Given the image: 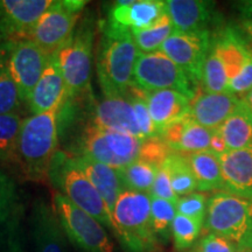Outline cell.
I'll return each instance as SVG.
<instances>
[{
	"instance_id": "obj_35",
	"label": "cell",
	"mask_w": 252,
	"mask_h": 252,
	"mask_svg": "<svg viewBox=\"0 0 252 252\" xmlns=\"http://www.w3.org/2000/svg\"><path fill=\"white\" fill-rule=\"evenodd\" d=\"M127 97L130 99L132 106H133L135 119H137V124L139 126L143 140L159 137V133H158L156 126H154L152 118H151L144 94L133 86L127 93Z\"/></svg>"
},
{
	"instance_id": "obj_30",
	"label": "cell",
	"mask_w": 252,
	"mask_h": 252,
	"mask_svg": "<svg viewBox=\"0 0 252 252\" xmlns=\"http://www.w3.org/2000/svg\"><path fill=\"white\" fill-rule=\"evenodd\" d=\"M158 169L154 165L137 159L124 168L118 169L117 173L125 189L150 194Z\"/></svg>"
},
{
	"instance_id": "obj_3",
	"label": "cell",
	"mask_w": 252,
	"mask_h": 252,
	"mask_svg": "<svg viewBox=\"0 0 252 252\" xmlns=\"http://www.w3.org/2000/svg\"><path fill=\"white\" fill-rule=\"evenodd\" d=\"M112 230L126 252H154L159 239L151 217V195L124 189L111 213Z\"/></svg>"
},
{
	"instance_id": "obj_34",
	"label": "cell",
	"mask_w": 252,
	"mask_h": 252,
	"mask_svg": "<svg viewBox=\"0 0 252 252\" xmlns=\"http://www.w3.org/2000/svg\"><path fill=\"white\" fill-rule=\"evenodd\" d=\"M176 215V207L162 198L151 196V217L153 230L157 236L168 239L172 232V224Z\"/></svg>"
},
{
	"instance_id": "obj_24",
	"label": "cell",
	"mask_w": 252,
	"mask_h": 252,
	"mask_svg": "<svg viewBox=\"0 0 252 252\" xmlns=\"http://www.w3.org/2000/svg\"><path fill=\"white\" fill-rule=\"evenodd\" d=\"M197 184V190L223 191V178L219 156L210 150L185 154Z\"/></svg>"
},
{
	"instance_id": "obj_23",
	"label": "cell",
	"mask_w": 252,
	"mask_h": 252,
	"mask_svg": "<svg viewBox=\"0 0 252 252\" xmlns=\"http://www.w3.org/2000/svg\"><path fill=\"white\" fill-rule=\"evenodd\" d=\"M75 158V161L78 167L88 176L94 187L97 189L100 196L108 207L110 215H111L113 207H115L117 198L122 191L124 190V186L122 184L121 178L116 169L111 167L103 165L86 156L71 153Z\"/></svg>"
},
{
	"instance_id": "obj_11",
	"label": "cell",
	"mask_w": 252,
	"mask_h": 252,
	"mask_svg": "<svg viewBox=\"0 0 252 252\" xmlns=\"http://www.w3.org/2000/svg\"><path fill=\"white\" fill-rule=\"evenodd\" d=\"M209 31L173 32L159 52L179 65L195 86L201 82V74L206 58L212 46Z\"/></svg>"
},
{
	"instance_id": "obj_19",
	"label": "cell",
	"mask_w": 252,
	"mask_h": 252,
	"mask_svg": "<svg viewBox=\"0 0 252 252\" xmlns=\"http://www.w3.org/2000/svg\"><path fill=\"white\" fill-rule=\"evenodd\" d=\"M165 9L175 32L209 31L215 21V4L204 0H166Z\"/></svg>"
},
{
	"instance_id": "obj_15",
	"label": "cell",
	"mask_w": 252,
	"mask_h": 252,
	"mask_svg": "<svg viewBox=\"0 0 252 252\" xmlns=\"http://www.w3.org/2000/svg\"><path fill=\"white\" fill-rule=\"evenodd\" d=\"M67 100V88L56 55L49 56L45 70L27 100L33 115L61 109Z\"/></svg>"
},
{
	"instance_id": "obj_22",
	"label": "cell",
	"mask_w": 252,
	"mask_h": 252,
	"mask_svg": "<svg viewBox=\"0 0 252 252\" xmlns=\"http://www.w3.org/2000/svg\"><path fill=\"white\" fill-rule=\"evenodd\" d=\"M144 97L159 135L173 122L188 115L191 102L187 96L175 90L152 91L144 94Z\"/></svg>"
},
{
	"instance_id": "obj_21",
	"label": "cell",
	"mask_w": 252,
	"mask_h": 252,
	"mask_svg": "<svg viewBox=\"0 0 252 252\" xmlns=\"http://www.w3.org/2000/svg\"><path fill=\"white\" fill-rule=\"evenodd\" d=\"M165 2L159 0H128L117 1L110 11V23L134 32L146 30L165 13Z\"/></svg>"
},
{
	"instance_id": "obj_31",
	"label": "cell",
	"mask_w": 252,
	"mask_h": 252,
	"mask_svg": "<svg viewBox=\"0 0 252 252\" xmlns=\"http://www.w3.org/2000/svg\"><path fill=\"white\" fill-rule=\"evenodd\" d=\"M21 104L18 88L7 67V53L4 42H0V115L18 112Z\"/></svg>"
},
{
	"instance_id": "obj_13",
	"label": "cell",
	"mask_w": 252,
	"mask_h": 252,
	"mask_svg": "<svg viewBox=\"0 0 252 252\" xmlns=\"http://www.w3.org/2000/svg\"><path fill=\"white\" fill-rule=\"evenodd\" d=\"M53 0H0V42L30 39Z\"/></svg>"
},
{
	"instance_id": "obj_25",
	"label": "cell",
	"mask_w": 252,
	"mask_h": 252,
	"mask_svg": "<svg viewBox=\"0 0 252 252\" xmlns=\"http://www.w3.org/2000/svg\"><path fill=\"white\" fill-rule=\"evenodd\" d=\"M19 209L20 204L15 184L0 169V237L5 244L18 237Z\"/></svg>"
},
{
	"instance_id": "obj_38",
	"label": "cell",
	"mask_w": 252,
	"mask_h": 252,
	"mask_svg": "<svg viewBox=\"0 0 252 252\" xmlns=\"http://www.w3.org/2000/svg\"><path fill=\"white\" fill-rule=\"evenodd\" d=\"M150 195L151 196L159 197L162 198V200L168 201V202L173 203L176 207V203H178L179 201V196L174 193V190H173L168 173H167V171L162 166L158 169Z\"/></svg>"
},
{
	"instance_id": "obj_7",
	"label": "cell",
	"mask_w": 252,
	"mask_h": 252,
	"mask_svg": "<svg viewBox=\"0 0 252 252\" xmlns=\"http://www.w3.org/2000/svg\"><path fill=\"white\" fill-rule=\"evenodd\" d=\"M143 141L134 135L99 127L90 123L81 131L76 146L72 147L70 153L86 156L118 171L139 158Z\"/></svg>"
},
{
	"instance_id": "obj_41",
	"label": "cell",
	"mask_w": 252,
	"mask_h": 252,
	"mask_svg": "<svg viewBox=\"0 0 252 252\" xmlns=\"http://www.w3.org/2000/svg\"><path fill=\"white\" fill-rule=\"evenodd\" d=\"M209 150L214 152L215 154H222L226 152L228 150V147H226V144L224 139L222 138V135L220 134L219 131H214L213 134H212V139H210V146H209Z\"/></svg>"
},
{
	"instance_id": "obj_12",
	"label": "cell",
	"mask_w": 252,
	"mask_h": 252,
	"mask_svg": "<svg viewBox=\"0 0 252 252\" xmlns=\"http://www.w3.org/2000/svg\"><path fill=\"white\" fill-rule=\"evenodd\" d=\"M7 53V67L21 102L27 103L32 91L45 70L49 56L30 39L4 42Z\"/></svg>"
},
{
	"instance_id": "obj_28",
	"label": "cell",
	"mask_w": 252,
	"mask_h": 252,
	"mask_svg": "<svg viewBox=\"0 0 252 252\" xmlns=\"http://www.w3.org/2000/svg\"><path fill=\"white\" fill-rule=\"evenodd\" d=\"M162 167L168 173L173 190L179 197L197 190L196 180L184 153L172 152L162 163Z\"/></svg>"
},
{
	"instance_id": "obj_37",
	"label": "cell",
	"mask_w": 252,
	"mask_h": 252,
	"mask_svg": "<svg viewBox=\"0 0 252 252\" xmlns=\"http://www.w3.org/2000/svg\"><path fill=\"white\" fill-rule=\"evenodd\" d=\"M172 152L173 151L167 146L165 141L160 137L150 138V139L144 140L143 144H141L139 158L138 159L160 168Z\"/></svg>"
},
{
	"instance_id": "obj_6",
	"label": "cell",
	"mask_w": 252,
	"mask_h": 252,
	"mask_svg": "<svg viewBox=\"0 0 252 252\" xmlns=\"http://www.w3.org/2000/svg\"><path fill=\"white\" fill-rule=\"evenodd\" d=\"M203 225L208 234L222 236L238 250L252 252V198L217 191L208 198Z\"/></svg>"
},
{
	"instance_id": "obj_36",
	"label": "cell",
	"mask_w": 252,
	"mask_h": 252,
	"mask_svg": "<svg viewBox=\"0 0 252 252\" xmlns=\"http://www.w3.org/2000/svg\"><path fill=\"white\" fill-rule=\"evenodd\" d=\"M207 202L208 198L206 194L195 191L186 196L179 197L178 203H176V213L203 224L204 219H206Z\"/></svg>"
},
{
	"instance_id": "obj_43",
	"label": "cell",
	"mask_w": 252,
	"mask_h": 252,
	"mask_svg": "<svg viewBox=\"0 0 252 252\" xmlns=\"http://www.w3.org/2000/svg\"><path fill=\"white\" fill-rule=\"evenodd\" d=\"M241 13L244 17V20H252V0L250 1H243L239 4Z\"/></svg>"
},
{
	"instance_id": "obj_29",
	"label": "cell",
	"mask_w": 252,
	"mask_h": 252,
	"mask_svg": "<svg viewBox=\"0 0 252 252\" xmlns=\"http://www.w3.org/2000/svg\"><path fill=\"white\" fill-rule=\"evenodd\" d=\"M174 28L169 15L165 12L157 23L146 30L132 32L134 43L137 46L138 52L143 54H149L160 50L163 42L172 35Z\"/></svg>"
},
{
	"instance_id": "obj_8",
	"label": "cell",
	"mask_w": 252,
	"mask_h": 252,
	"mask_svg": "<svg viewBox=\"0 0 252 252\" xmlns=\"http://www.w3.org/2000/svg\"><path fill=\"white\" fill-rule=\"evenodd\" d=\"M53 209L65 237L83 252H113V243L104 226L58 190L52 194Z\"/></svg>"
},
{
	"instance_id": "obj_39",
	"label": "cell",
	"mask_w": 252,
	"mask_h": 252,
	"mask_svg": "<svg viewBox=\"0 0 252 252\" xmlns=\"http://www.w3.org/2000/svg\"><path fill=\"white\" fill-rule=\"evenodd\" d=\"M236 245L222 236L215 234L204 235L197 244L195 245L194 252H237Z\"/></svg>"
},
{
	"instance_id": "obj_32",
	"label": "cell",
	"mask_w": 252,
	"mask_h": 252,
	"mask_svg": "<svg viewBox=\"0 0 252 252\" xmlns=\"http://www.w3.org/2000/svg\"><path fill=\"white\" fill-rule=\"evenodd\" d=\"M204 93L216 94L225 93L228 88L229 80L226 72L215 50L210 46L209 53H208L206 61H204L202 74H201V82Z\"/></svg>"
},
{
	"instance_id": "obj_44",
	"label": "cell",
	"mask_w": 252,
	"mask_h": 252,
	"mask_svg": "<svg viewBox=\"0 0 252 252\" xmlns=\"http://www.w3.org/2000/svg\"><path fill=\"white\" fill-rule=\"evenodd\" d=\"M242 100H243L244 105L252 112V90L249 91L247 94H244V96L242 97Z\"/></svg>"
},
{
	"instance_id": "obj_45",
	"label": "cell",
	"mask_w": 252,
	"mask_h": 252,
	"mask_svg": "<svg viewBox=\"0 0 252 252\" xmlns=\"http://www.w3.org/2000/svg\"><path fill=\"white\" fill-rule=\"evenodd\" d=\"M237 252H249V251H245V250H238Z\"/></svg>"
},
{
	"instance_id": "obj_42",
	"label": "cell",
	"mask_w": 252,
	"mask_h": 252,
	"mask_svg": "<svg viewBox=\"0 0 252 252\" xmlns=\"http://www.w3.org/2000/svg\"><path fill=\"white\" fill-rule=\"evenodd\" d=\"M242 34H244L245 41L252 50V20H243L241 24Z\"/></svg>"
},
{
	"instance_id": "obj_2",
	"label": "cell",
	"mask_w": 252,
	"mask_h": 252,
	"mask_svg": "<svg viewBox=\"0 0 252 252\" xmlns=\"http://www.w3.org/2000/svg\"><path fill=\"white\" fill-rule=\"evenodd\" d=\"M60 110L24 118L19 137V167L28 180H48L50 165L58 153Z\"/></svg>"
},
{
	"instance_id": "obj_10",
	"label": "cell",
	"mask_w": 252,
	"mask_h": 252,
	"mask_svg": "<svg viewBox=\"0 0 252 252\" xmlns=\"http://www.w3.org/2000/svg\"><path fill=\"white\" fill-rule=\"evenodd\" d=\"M133 86L141 93L158 90H175L189 99L196 96V86L184 70L161 52L139 53L133 70Z\"/></svg>"
},
{
	"instance_id": "obj_26",
	"label": "cell",
	"mask_w": 252,
	"mask_h": 252,
	"mask_svg": "<svg viewBox=\"0 0 252 252\" xmlns=\"http://www.w3.org/2000/svg\"><path fill=\"white\" fill-rule=\"evenodd\" d=\"M217 131L224 139L229 151L252 146V112L244 105L243 100Z\"/></svg>"
},
{
	"instance_id": "obj_5",
	"label": "cell",
	"mask_w": 252,
	"mask_h": 252,
	"mask_svg": "<svg viewBox=\"0 0 252 252\" xmlns=\"http://www.w3.org/2000/svg\"><path fill=\"white\" fill-rule=\"evenodd\" d=\"M94 39V23L87 18L77 24L71 39L56 54L67 88L65 103L91 96Z\"/></svg>"
},
{
	"instance_id": "obj_33",
	"label": "cell",
	"mask_w": 252,
	"mask_h": 252,
	"mask_svg": "<svg viewBox=\"0 0 252 252\" xmlns=\"http://www.w3.org/2000/svg\"><path fill=\"white\" fill-rule=\"evenodd\" d=\"M202 228V223L176 213L172 224L173 241L176 250H186L193 247Z\"/></svg>"
},
{
	"instance_id": "obj_9",
	"label": "cell",
	"mask_w": 252,
	"mask_h": 252,
	"mask_svg": "<svg viewBox=\"0 0 252 252\" xmlns=\"http://www.w3.org/2000/svg\"><path fill=\"white\" fill-rule=\"evenodd\" d=\"M87 4L83 0H53L32 31L30 40L47 56L56 55L71 39Z\"/></svg>"
},
{
	"instance_id": "obj_14",
	"label": "cell",
	"mask_w": 252,
	"mask_h": 252,
	"mask_svg": "<svg viewBox=\"0 0 252 252\" xmlns=\"http://www.w3.org/2000/svg\"><path fill=\"white\" fill-rule=\"evenodd\" d=\"M32 237L35 252H68L67 237L52 204L36 198L31 214Z\"/></svg>"
},
{
	"instance_id": "obj_4",
	"label": "cell",
	"mask_w": 252,
	"mask_h": 252,
	"mask_svg": "<svg viewBox=\"0 0 252 252\" xmlns=\"http://www.w3.org/2000/svg\"><path fill=\"white\" fill-rule=\"evenodd\" d=\"M48 180L75 206L96 219L102 225L112 229L108 207L70 152L58 151L50 165Z\"/></svg>"
},
{
	"instance_id": "obj_40",
	"label": "cell",
	"mask_w": 252,
	"mask_h": 252,
	"mask_svg": "<svg viewBox=\"0 0 252 252\" xmlns=\"http://www.w3.org/2000/svg\"><path fill=\"white\" fill-rule=\"evenodd\" d=\"M250 90H252V54L243 70L228 84L226 93H230L242 98Z\"/></svg>"
},
{
	"instance_id": "obj_16",
	"label": "cell",
	"mask_w": 252,
	"mask_h": 252,
	"mask_svg": "<svg viewBox=\"0 0 252 252\" xmlns=\"http://www.w3.org/2000/svg\"><path fill=\"white\" fill-rule=\"evenodd\" d=\"M242 98L230 93L196 94L189 105L188 115L208 130L216 131L241 105Z\"/></svg>"
},
{
	"instance_id": "obj_1",
	"label": "cell",
	"mask_w": 252,
	"mask_h": 252,
	"mask_svg": "<svg viewBox=\"0 0 252 252\" xmlns=\"http://www.w3.org/2000/svg\"><path fill=\"white\" fill-rule=\"evenodd\" d=\"M96 70L104 97L126 96L133 87V70L139 52L132 32L110 23H100Z\"/></svg>"
},
{
	"instance_id": "obj_27",
	"label": "cell",
	"mask_w": 252,
	"mask_h": 252,
	"mask_svg": "<svg viewBox=\"0 0 252 252\" xmlns=\"http://www.w3.org/2000/svg\"><path fill=\"white\" fill-rule=\"evenodd\" d=\"M24 118L18 112L0 115V161L19 166V137Z\"/></svg>"
},
{
	"instance_id": "obj_20",
	"label": "cell",
	"mask_w": 252,
	"mask_h": 252,
	"mask_svg": "<svg viewBox=\"0 0 252 252\" xmlns=\"http://www.w3.org/2000/svg\"><path fill=\"white\" fill-rule=\"evenodd\" d=\"M213 132L187 115L169 124L159 137L173 152L188 154L209 150Z\"/></svg>"
},
{
	"instance_id": "obj_17",
	"label": "cell",
	"mask_w": 252,
	"mask_h": 252,
	"mask_svg": "<svg viewBox=\"0 0 252 252\" xmlns=\"http://www.w3.org/2000/svg\"><path fill=\"white\" fill-rule=\"evenodd\" d=\"M223 191L252 198V146L219 154Z\"/></svg>"
},
{
	"instance_id": "obj_18",
	"label": "cell",
	"mask_w": 252,
	"mask_h": 252,
	"mask_svg": "<svg viewBox=\"0 0 252 252\" xmlns=\"http://www.w3.org/2000/svg\"><path fill=\"white\" fill-rule=\"evenodd\" d=\"M91 124L141 138L133 106L126 96L104 97L93 109Z\"/></svg>"
}]
</instances>
